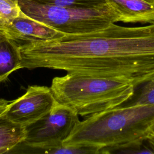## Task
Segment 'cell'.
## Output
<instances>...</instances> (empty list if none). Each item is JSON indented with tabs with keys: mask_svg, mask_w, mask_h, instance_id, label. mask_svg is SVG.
Wrapping results in <instances>:
<instances>
[{
	"mask_svg": "<svg viewBox=\"0 0 154 154\" xmlns=\"http://www.w3.org/2000/svg\"><path fill=\"white\" fill-rule=\"evenodd\" d=\"M57 103L51 88L31 85L24 94L9 102L5 114L11 122L25 127L48 114Z\"/></svg>",
	"mask_w": 154,
	"mask_h": 154,
	"instance_id": "8992f818",
	"label": "cell"
},
{
	"mask_svg": "<svg viewBox=\"0 0 154 154\" xmlns=\"http://www.w3.org/2000/svg\"><path fill=\"white\" fill-rule=\"evenodd\" d=\"M6 38H11L6 30L3 26H0V41L6 39Z\"/></svg>",
	"mask_w": 154,
	"mask_h": 154,
	"instance_id": "e0dca14e",
	"label": "cell"
},
{
	"mask_svg": "<svg viewBox=\"0 0 154 154\" xmlns=\"http://www.w3.org/2000/svg\"><path fill=\"white\" fill-rule=\"evenodd\" d=\"M42 153L51 154H81L100 153L98 149L84 145H61L58 147L43 150Z\"/></svg>",
	"mask_w": 154,
	"mask_h": 154,
	"instance_id": "4fadbf2b",
	"label": "cell"
},
{
	"mask_svg": "<svg viewBox=\"0 0 154 154\" xmlns=\"http://www.w3.org/2000/svg\"><path fill=\"white\" fill-rule=\"evenodd\" d=\"M119 153H154V151L150 147L149 148L146 146L142 145L136 148L122 150Z\"/></svg>",
	"mask_w": 154,
	"mask_h": 154,
	"instance_id": "9a60e30c",
	"label": "cell"
},
{
	"mask_svg": "<svg viewBox=\"0 0 154 154\" xmlns=\"http://www.w3.org/2000/svg\"><path fill=\"white\" fill-rule=\"evenodd\" d=\"M7 100H5L4 99H0V103H2V102H4L5 101H6Z\"/></svg>",
	"mask_w": 154,
	"mask_h": 154,
	"instance_id": "ac0fdd59",
	"label": "cell"
},
{
	"mask_svg": "<svg viewBox=\"0 0 154 154\" xmlns=\"http://www.w3.org/2000/svg\"><path fill=\"white\" fill-rule=\"evenodd\" d=\"M22 11L65 35L99 31L117 22L112 8L105 4L90 8L62 7L40 4L31 0H17Z\"/></svg>",
	"mask_w": 154,
	"mask_h": 154,
	"instance_id": "277c9868",
	"label": "cell"
},
{
	"mask_svg": "<svg viewBox=\"0 0 154 154\" xmlns=\"http://www.w3.org/2000/svg\"><path fill=\"white\" fill-rule=\"evenodd\" d=\"M22 68L20 44L12 38L0 41V82Z\"/></svg>",
	"mask_w": 154,
	"mask_h": 154,
	"instance_id": "30bf717a",
	"label": "cell"
},
{
	"mask_svg": "<svg viewBox=\"0 0 154 154\" xmlns=\"http://www.w3.org/2000/svg\"><path fill=\"white\" fill-rule=\"evenodd\" d=\"M3 27L10 38L19 43L20 42L28 43L51 40L65 35L63 32L26 16L22 11L10 24Z\"/></svg>",
	"mask_w": 154,
	"mask_h": 154,
	"instance_id": "52a82bcc",
	"label": "cell"
},
{
	"mask_svg": "<svg viewBox=\"0 0 154 154\" xmlns=\"http://www.w3.org/2000/svg\"><path fill=\"white\" fill-rule=\"evenodd\" d=\"M154 131V105H131L94 113L79 121L64 145H84L100 153L140 147Z\"/></svg>",
	"mask_w": 154,
	"mask_h": 154,
	"instance_id": "7a4b0ae2",
	"label": "cell"
},
{
	"mask_svg": "<svg viewBox=\"0 0 154 154\" xmlns=\"http://www.w3.org/2000/svg\"><path fill=\"white\" fill-rule=\"evenodd\" d=\"M21 13L17 0H0V26L10 24Z\"/></svg>",
	"mask_w": 154,
	"mask_h": 154,
	"instance_id": "7c38bea8",
	"label": "cell"
},
{
	"mask_svg": "<svg viewBox=\"0 0 154 154\" xmlns=\"http://www.w3.org/2000/svg\"><path fill=\"white\" fill-rule=\"evenodd\" d=\"M146 141L149 144L150 148L154 151V131H152L147 137Z\"/></svg>",
	"mask_w": 154,
	"mask_h": 154,
	"instance_id": "2e32d148",
	"label": "cell"
},
{
	"mask_svg": "<svg viewBox=\"0 0 154 154\" xmlns=\"http://www.w3.org/2000/svg\"><path fill=\"white\" fill-rule=\"evenodd\" d=\"M0 103V153H9L23 142L25 137V127L11 122L6 116L9 103Z\"/></svg>",
	"mask_w": 154,
	"mask_h": 154,
	"instance_id": "9c48e42d",
	"label": "cell"
},
{
	"mask_svg": "<svg viewBox=\"0 0 154 154\" xmlns=\"http://www.w3.org/2000/svg\"><path fill=\"white\" fill-rule=\"evenodd\" d=\"M79 122L78 113L72 108L60 103L37 121L25 126V137L20 144L40 150L63 144Z\"/></svg>",
	"mask_w": 154,
	"mask_h": 154,
	"instance_id": "5b68a950",
	"label": "cell"
},
{
	"mask_svg": "<svg viewBox=\"0 0 154 154\" xmlns=\"http://www.w3.org/2000/svg\"><path fill=\"white\" fill-rule=\"evenodd\" d=\"M34 58L38 68L123 79L137 87L154 77V23H114L96 32L38 42Z\"/></svg>",
	"mask_w": 154,
	"mask_h": 154,
	"instance_id": "6da1fadb",
	"label": "cell"
},
{
	"mask_svg": "<svg viewBox=\"0 0 154 154\" xmlns=\"http://www.w3.org/2000/svg\"><path fill=\"white\" fill-rule=\"evenodd\" d=\"M50 88L58 103L84 116L122 105L136 87L126 80L67 73L55 77Z\"/></svg>",
	"mask_w": 154,
	"mask_h": 154,
	"instance_id": "3957f363",
	"label": "cell"
},
{
	"mask_svg": "<svg viewBox=\"0 0 154 154\" xmlns=\"http://www.w3.org/2000/svg\"><path fill=\"white\" fill-rule=\"evenodd\" d=\"M116 13L117 22L154 23V0H105Z\"/></svg>",
	"mask_w": 154,
	"mask_h": 154,
	"instance_id": "ba28073f",
	"label": "cell"
},
{
	"mask_svg": "<svg viewBox=\"0 0 154 154\" xmlns=\"http://www.w3.org/2000/svg\"><path fill=\"white\" fill-rule=\"evenodd\" d=\"M50 5L75 8H94L106 4L105 0H31Z\"/></svg>",
	"mask_w": 154,
	"mask_h": 154,
	"instance_id": "8fae6325",
	"label": "cell"
},
{
	"mask_svg": "<svg viewBox=\"0 0 154 154\" xmlns=\"http://www.w3.org/2000/svg\"><path fill=\"white\" fill-rule=\"evenodd\" d=\"M129 104L131 105H154V77L143 84L137 97Z\"/></svg>",
	"mask_w": 154,
	"mask_h": 154,
	"instance_id": "5bb4252c",
	"label": "cell"
}]
</instances>
